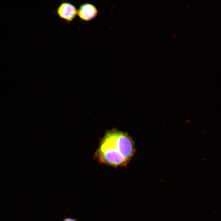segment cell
Masks as SVG:
<instances>
[{"label":"cell","instance_id":"6da1fadb","mask_svg":"<svg viewBox=\"0 0 221 221\" xmlns=\"http://www.w3.org/2000/svg\"><path fill=\"white\" fill-rule=\"evenodd\" d=\"M135 152L134 142L129 135L113 129L106 131L94 157L100 163L123 167L130 162Z\"/></svg>","mask_w":221,"mask_h":221},{"label":"cell","instance_id":"7a4b0ae2","mask_svg":"<svg viewBox=\"0 0 221 221\" xmlns=\"http://www.w3.org/2000/svg\"><path fill=\"white\" fill-rule=\"evenodd\" d=\"M56 13L60 18L69 24L77 15V10L72 4L68 2H63L57 8Z\"/></svg>","mask_w":221,"mask_h":221},{"label":"cell","instance_id":"3957f363","mask_svg":"<svg viewBox=\"0 0 221 221\" xmlns=\"http://www.w3.org/2000/svg\"><path fill=\"white\" fill-rule=\"evenodd\" d=\"M98 13L97 8L89 3L81 4L77 10V15L81 20L85 21L93 20L97 17Z\"/></svg>","mask_w":221,"mask_h":221},{"label":"cell","instance_id":"277c9868","mask_svg":"<svg viewBox=\"0 0 221 221\" xmlns=\"http://www.w3.org/2000/svg\"><path fill=\"white\" fill-rule=\"evenodd\" d=\"M62 221H76V219L70 218H65Z\"/></svg>","mask_w":221,"mask_h":221},{"label":"cell","instance_id":"5b68a950","mask_svg":"<svg viewBox=\"0 0 221 221\" xmlns=\"http://www.w3.org/2000/svg\"><path fill=\"white\" fill-rule=\"evenodd\" d=\"M177 36H177V35H176V36H174V38H175L176 37H177Z\"/></svg>","mask_w":221,"mask_h":221},{"label":"cell","instance_id":"8992f818","mask_svg":"<svg viewBox=\"0 0 221 221\" xmlns=\"http://www.w3.org/2000/svg\"><path fill=\"white\" fill-rule=\"evenodd\" d=\"M188 5H187V6H186V8H187V7H188Z\"/></svg>","mask_w":221,"mask_h":221},{"label":"cell","instance_id":"52a82bcc","mask_svg":"<svg viewBox=\"0 0 221 221\" xmlns=\"http://www.w3.org/2000/svg\"><path fill=\"white\" fill-rule=\"evenodd\" d=\"M174 35V33L172 35V36H173Z\"/></svg>","mask_w":221,"mask_h":221}]
</instances>
